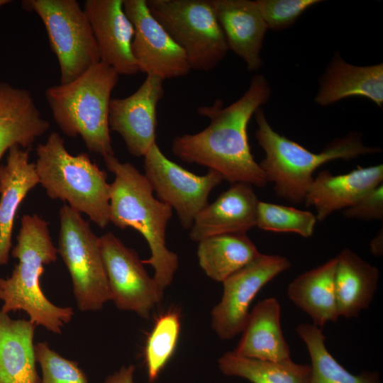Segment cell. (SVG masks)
Segmentation results:
<instances>
[{
  "label": "cell",
  "mask_w": 383,
  "mask_h": 383,
  "mask_svg": "<svg viewBox=\"0 0 383 383\" xmlns=\"http://www.w3.org/2000/svg\"><path fill=\"white\" fill-rule=\"evenodd\" d=\"M271 87L267 78L255 74L245 93L224 107L218 99L210 106L198 108L199 115L210 123L200 132L176 136L172 151L179 160L207 167L219 173L223 180L262 187L267 182L251 153L248 125L261 106L268 101Z\"/></svg>",
  "instance_id": "cell-1"
},
{
  "label": "cell",
  "mask_w": 383,
  "mask_h": 383,
  "mask_svg": "<svg viewBox=\"0 0 383 383\" xmlns=\"http://www.w3.org/2000/svg\"><path fill=\"white\" fill-rule=\"evenodd\" d=\"M104 160L115 176L111 184L109 222L121 229L132 228L143 236L150 257L142 262L152 267L153 279L164 293L179 266L177 255L166 245V229L172 209L153 196L145 175L131 163L121 162L114 155Z\"/></svg>",
  "instance_id": "cell-2"
},
{
  "label": "cell",
  "mask_w": 383,
  "mask_h": 383,
  "mask_svg": "<svg viewBox=\"0 0 383 383\" xmlns=\"http://www.w3.org/2000/svg\"><path fill=\"white\" fill-rule=\"evenodd\" d=\"M11 255L18 259L10 277L0 278L1 310L6 313L23 311L35 326L60 334L74 315L71 307L51 303L40 286L44 266L57 260L48 223L36 214L23 215Z\"/></svg>",
  "instance_id": "cell-3"
},
{
  "label": "cell",
  "mask_w": 383,
  "mask_h": 383,
  "mask_svg": "<svg viewBox=\"0 0 383 383\" xmlns=\"http://www.w3.org/2000/svg\"><path fill=\"white\" fill-rule=\"evenodd\" d=\"M254 115L257 124L255 137L265 154L259 163L265 180L274 184L278 197L293 204L304 201L313 179V174L322 165L333 160H348L381 151L379 148L364 145L360 134L350 133L333 140L321 152L314 153L276 132L262 108Z\"/></svg>",
  "instance_id": "cell-4"
},
{
  "label": "cell",
  "mask_w": 383,
  "mask_h": 383,
  "mask_svg": "<svg viewBox=\"0 0 383 383\" xmlns=\"http://www.w3.org/2000/svg\"><path fill=\"white\" fill-rule=\"evenodd\" d=\"M118 78L112 67L99 62L76 79L45 91L53 119L61 131L70 137L79 135L90 152L103 157L114 155L109 112Z\"/></svg>",
  "instance_id": "cell-5"
},
{
  "label": "cell",
  "mask_w": 383,
  "mask_h": 383,
  "mask_svg": "<svg viewBox=\"0 0 383 383\" xmlns=\"http://www.w3.org/2000/svg\"><path fill=\"white\" fill-rule=\"evenodd\" d=\"M35 170L48 196L60 199L80 213H85L99 227L109 223L111 184L106 173L84 152L72 155L63 138L52 133L36 148Z\"/></svg>",
  "instance_id": "cell-6"
},
{
  "label": "cell",
  "mask_w": 383,
  "mask_h": 383,
  "mask_svg": "<svg viewBox=\"0 0 383 383\" xmlns=\"http://www.w3.org/2000/svg\"><path fill=\"white\" fill-rule=\"evenodd\" d=\"M150 13L184 52L192 70L209 72L228 47L210 0H148Z\"/></svg>",
  "instance_id": "cell-7"
},
{
  "label": "cell",
  "mask_w": 383,
  "mask_h": 383,
  "mask_svg": "<svg viewBox=\"0 0 383 383\" xmlns=\"http://www.w3.org/2000/svg\"><path fill=\"white\" fill-rule=\"evenodd\" d=\"M57 253L72 279L79 309L96 311L111 301L99 238L80 213L65 204L60 209Z\"/></svg>",
  "instance_id": "cell-8"
},
{
  "label": "cell",
  "mask_w": 383,
  "mask_h": 383,
  "mask_svg": "<svg viewBox=\"0 0 383 383\" xmlns=\"http://www.w3.org/2000/svg\"><path fill=\"white\" fill-rule=\"evenodd\" d=\"M37 13L57 57L60 84L69 83L100 62L96 43L84 9L76 0L23 1Z\"/></svg>",
  "instance_id": "cell-9"
},
{
  "label": "cell",
  "mask_w": 383,
  "mask_h": 383,
  "mask_svg": "<svg viewBox=\"0 0 383 383\" xmlns=\"http://www.w3.org/2000/svg\"><path fill=\"white\" fill-rule=\"evenodd\" d=\"M144 157L145 177L157 199L174 209L181 226L190 229L196 215L208 204L213 188L223 180L209 170L196 175L168 159L155 143Z\"/></svg>",
  "instance_id": "cell-10"
},
{
  "label": "cell",
  "mask_w": 383,
  "mask_h": 383,
  "mask_svg": "<svg viewBox=\"0 0 383 383\" xmlns=\"http://www.w3.org/2000/svg\"><path fill=\"white\" fill-rule=\"evenodd\" d=\"M99 248L111 301L120 310L148 318L164 293L147 272L138 253L111 232L99 237Z\"/></svg>",
  "instance_id": "cell-11"
},
{
  "label": "cell",
  "mask_w": 383,
  "mask_h": 383,
  "mask_svg": "<svg viewBox=\"0 0 383 383\" xmlns=\"http://www.w3.org/2000/svg\"><path fill=\"white\" fill-rule=\"evenodd\" d=\"M290 266L284 256L260 253L222 282L221 299L211 311L212 328L221 340L232 339L242 333L258 292Z\"/></svg>",
  "instance_id": "cell-12"
},
{
  "label": "cell",
  "mask_w": 383,
  "mask_h": 383,
  "mask_svg": "<svg viewBox=\"0 0 383 383\" xmlns=\"http://www.w3.org/2000/svg\"><path fill=\"white\" fill-rule=\"evenodd\" d=\"M123 9L134 28L131 50L139 72L165 80L192 70L184 52L150 13L145 0H123Z\"/></svg>",
  "instance_id": "cell-13"
},
{
  "label": "cell",
  "mask_w": 383,
  "mask_h": 383,
  "mask_svg": "<svg viewBox=\"0 0 383 383\" xmlns=\"http://www.w3.org/2000/svg\"><path fill=\"white\" fill-rule=\"evenodd\" d=\"M163 82L158 76L147 74L131 95L111 99L109 128L121 136L135 157L144 156L156 143L157 107L164 96Z\"/></svg>",
  "instance_id": "cell-14"
},
{
  "label": "cell",
  "mask_w": 383,
  "mask_h": 383,
  "mask_svg": "<svg viewBox=\"0 0 383 383\" xmlns=\"http://www.w3.org/2000/svg\"><path fill=\"white\" fill-rule=\"evenodd\" d=\"M84 10L96 43L100 62L118 75H133L138 69L131 45L133 26L123 9V0H87Z\"/></svg>",
  "instance_id": "cell-15"
},
{
  "label": "cell",
  "mask_w": 383,
  "mask_h": 383,
  "mask_svg": "<svg viewBox=\"0 0 383 383\" xmlns=\"http://www.w3.org/2000/svg\"><path fill=\"white\" fill-rule=\"evenodd\" d=\"M259 200L252 185L233 183L195 217L189 238L195 242L223 234H246L256 226Z\"/></svg>",
  "instance_id": "cell-16"
},
{
  "label": "cell",
  "mask_w": 383,
  "mask_h": 383,
  "mask_svg": "<svg viewBox=\"0 0 383 383\" xmlns=\"http://www.w3.org/2000/svg\"><path fill=\"white\" fill-rule=\"evenodd\" d=\"M382 182V164L358 166L348 173L338 175L323 170L313 178L304 202L314 207L317 221H322L334 211L354 205Z\"/></svg>",
  "instance_id": "cell-17"
},
{
  "label": "cell",
  "mask_w": 383,
  "mask_h": 383,
  "mask_svg": "<svg viewBox=\"0 0 383 383\" xmlns=\"http://www.w3.org/2000/svg\"><path fill=\"white\" fill-rule=\"evenodd\" d=\"M217 21L231 50L250 72L262 65L260 52L268 29L254 1L210 0Z\"/></svg>",
  "instance_id": "cell-18"
},
{
  "label": "cell",
  "mask_w": 383,
  "mask_h": 383,
  "mask_svg": "<svg viewBox=\"0 0 383 383\" xmlns=\"http://www.w3.org/2000/svg\"><path fill=\"white\" fill-rule=\"evenodd\" d=\"M49 128L28 90L0 81V161L13 146L30 150Z\"/></svg>",
  "instance_id": "cell-19"
},
{
  "label": "cell",
  "mask_w": 383,
  "mask_h": 383,
  "mask_svg": "<svg viewBox=\"0 0 383 383\" xmlns=\"http://www.w3.org/2000/svg\"><path fill=\"white\" fill-rule=\"evenodd\" d=\"M38 184L35 163L29 161V149L11 147L6 165H0V265L9 262L17 210L27 194Z\"/></svg>",
  "instance_id": "cell-20"
},
{
  "label": "cell",
  "mask_w": 383,
  "mask_h": 383,
  "mask_svg": "<svg viewBox=\"0 0 383 383\" xmlns=\"http://www.w3.org/2000/svg\"><path fill=\"white\" fill-rule=\"evenodd\" d=\"M350 96L370 99L383 104V64L357 66L345 62L335 52L322 76L315 101L326 106Z\"/></svg>",
  "instance_id": "cell-21"
},
{
  "label": "cell",
  "mask_w": 383,
  "mask_h": 383,
  "mask_svg": "<svg viewBox=\"0 0 383 383\" xmlns=\"http://www.w3.org/2000/svg\"><path fill=\"white\" fill-rule=\"evenodd\" d=\"M281 306L274 297L259 301L250 311L241 338L233 350L252 359L274 362L291 359L280 323Z\"/></svg>",
  "instance_id": "cell-22"
},
{
  "label": "cell",
  "mask_w": 383,
  "mask_h": 383,
  "mask_svg": "<svg viewBox=\"0 0 383 383\" xmlns=\"http://www.w3.org/2000/svg\"><path fill=\"white\" fill-rule=\"evenodd\" d=\"M30 320L12 319L0 309V383H40Z\"/></svg>",
  "instance_id": "cell-23"
},
{
  "label": "cell",
  "mask_w": 383,
  "mask_h": 383,
  "mask_svg": "<svg viewBox=\"0 0 383 383\" xmlns=\"http://www.w3.org/2000/svg\"><path fill=\"white\" fill-rule=\"evenodd\" d=\"M335 290L339 316L357 318L369 307L379 277L378 268L349 248L336 257Z\"/></svg>",
  "instance_id": "cell-24"
},
{
  "label": "cell",
  "mask_w": 383,
  "mask_h": 383,
  "mask_svg": "<svg viewBox=\"0 0 383 383\" xmlns=\"http://www.w3.org/2000/svg\"><path fill=\"white\" fill-rule=\"evenodd\" d=\"M336 258L297 276L287 287L290 300L313 320L319 328L335 322L338 312L335 272Z\"/></svg>",
  "instance_id": "cell-25"
},
{
  "label": "cell",
  "mask_w": 383,
  "mask_h": 383,
  "mask_svg": "<svg viewBox=\"0 0 383 383\" xmlns=\"http://www.w3.org/2000/svg\"><path fill=\"white\" fill-rule=\"evenodd\" d=\"M199 264L211 279L223 282L260 252L246 234H223L198 243Z\"/></svg>",
  "instance_id": "cell-26"
},
{
  "label": "cell",
  "mask_w": 383,
  "mask_h": 383,
  "mask_svg": "<svg viewBox=\"0 0 383 383\" xmlns=\"http://www.w3.org/2000/svg\"><path fill=\"white\" fill-rule=\"evenodd\" d=\"M221 372L252 383H309V365L298 364L292 359L274 362L248 358L233 351L225 353L218 361Z\"/></svg>",
  "instance_id": "cell-27"
},
{
  "label": "cell",
  "mask_w": 383,
  "mask_h": 383,
  "mask_svg": "<svg viewBox=\"0 0 383 383\" xmlns=\"http://www.w3.org/2000/svg\"><path fill=\"white\" fill-rule=\"evenodd\" d=\"M296 331L310 355L309 383H381L377 372L354 374L343 367L327 350L321 328L313 323H301Z\"/></svg>",
  "instance_id": "cell-28"
},
{
  "label": "cell",
  "mask_w": 383,
  "mask_h": 383,
  "mask_svg": "<svg viewBox=\"0 0 383 383\" xmlns=\"http://www.w3.org/2000/svg\"><path fill=\"white\" fill-rule=\"evenodd\" d=\"M181 329L179 312L168 311L159 316L148 337L145 362L150 383H154L172 357Z\"/></svg>",
  "instance_id": "cell-29"
},
{
  "label": "cell",
  "mask_w": 383,
  "mask_h": 383,
  "mask_svg": "<svg viewBox=\"0 0 383 383\" xmlns=\"http://www.w3.org/2000/svg\"><path fill=\"white\" fill-rule=\"evenodd\" d=\"M316 221V215L309 211L260 201L257 204L256 226L267 231L309 238L313 233Z\"/></svg>",
  "instance_id": "cell-30"
},
{
  "label": "cell",
  "mask_w": 383,
  "mask_h": 383,
  "mask_svg": "<svg viewBox=\"0 0 383 383\" xmlns=\"http://www.w3.org/2000/svg\"><path fill=\"white\" fill-rule=\"evenodd\" d=\"M35 354L42 372L40 383H89L77 362L63 357L47 343L35 345Z\"/></svg>",
  "instance_id": "cell-31"
},
{
  "label": "cell",
  "mask_w": 383,
  "mask_h": 383,
  "mask_svg": "<svg viewBox=\"0 0 383 383\" xmlns=\"http://www.w3.org/2000/svg\"><path fill=\"white\" fill-rule=\"evenodd\" d=\"M255 4L268 29L281 30L293 25L309 8L320 0H256Z\"/></svg>",
  "instance_id": "cell-32"
},
{
  "label": "cell",
  "mask_w": 383,
  "mask_h": 383,
  "mask_svg": "<svg viewBox=\"0 0 383 383\" xmlns=\"http://www.w3.org/2000/svg\"><path fill=\"white\" fill-rule=\"evenodd\" d=\"M346 218L361 220L383 219V184H380L354 205L344 209Z\"/></svg>",
  "instance_id": "cell-33"
},
{
  "label": "cell",
  "mask_w": 383,
  "mask_h": 383,
  "mask_svg": "<svg viewBox=\"0 0 383 383\" xmlns=\"http://www.w3.org/2000/svg\"><path fill=\"white\" fill-rule=\"evenodd\" d=\"M135 367L133 365L122 366L118 371L108 375L104 383H135Z\"/></svg>",
  "instance_id": "cell-34"
},
{
  "label": "cell",
  "mask_w": 383,
  "mask_h": 383,
  "mask_svg": "<svg viewBox=\"0 0 383 383\" xmlns=\"http://www.w3.org/2000/svg\"><path fill=\"white\" fill-rule=\"evenodd\" d=\"M372 253L375 256H381L383 252V231L382 228L370 243Z\"/></svg>",
  "instance_id": "cell-35"
},
{
  "label": "cell",
  "mask_w": 383,
  "mask_h": 383,
  "mask_svg": "<svg viewBox=\"0 0 383 383\" xmlns=\"http://www.w3.org/2000/svg\"><path fill=\"white\" fill-rule=\"evenodd\" d=\"M11 1L9 0H0V7L10 3Z\"/></svg>",
  "instance_id": "cell-36"
}]
</instances>
